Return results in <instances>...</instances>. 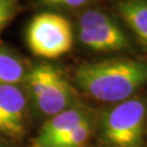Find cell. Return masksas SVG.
<instances>
[{"label":"cell","mask_w":147,"mask_h":147,"mask_svg":"<svg viewBox=\"0 0 147 147\" xmlns=\"http://www.w3.org/2000/svg\"><path fill=\"white\" fill-rule=\"evenodd\" d=\"M74 81L87 97L100 102L119 104L135 96L147 85V62L112 58L83 63L75 69Z\"/></svg>","instance_id":"cell-1"},{"label":"cell","mask_w":147,"mask_h":147,"mask_svg":"<svg viewBox=\"0 0 147 147\" xmlns=\"http://www.w3.org/2000/svg\"><path fill=\"white\" fill-rule=\"evenodd\" d=\"M25 89L42 116L53 117L76 104V93L64 74L50 63L42 62L28 70Z\"/></svg>","instance_id":"cell-2"},{"label":"cell","mask_w":147,"mask_h":147,"mask_svg":"<svg viewBox=\"0 0 147 147\" xmlns=\"http://www.w3.org/2000/svg\"><path fill=\"white\" fill-rule=\"evenodd\" d=\"M146 119L147 99L133 96L102 115L101 137L109 147H142Z\"/></svg>","instance_id":"cell-3"},{"label":"cell","mask_w":147,"mask_h":147,"mask_svg":"<svg viewBox=\"0 0 147 147\" xmlns=\"http://www.w3.org/2000/svg\"><path fill=\"white\" fill-rule=\"evenodd\" d=\"M80 42L96 53L131 49L130 37L115 18L99 8H84L76 20Z\"/></svg>","instance_id":"cell-4"},{"label":"cell","mask_w":147,"mask_h":147,"mask_svg":"<svg viewBox=\"0 0 147 147\" xmlns=\"http://www.w3.org/2000/svg\"><path fill=\"white\" fill-rule=\"evenodd\" d=\"M73 42L71 23L57 13H39L32 19L26 28L27 46L40 58H59L71 50Z\"/></svg>","instance_id":"cell-5"},{"label":"cell","mask_w":147,"mask_h":147,"mask_svg":"<svg viewBox=\"0 0 147 147\" xmlns=\"http://www.w3.org/2000/svg\"><path fill=\"white\" fill-rule=\"evenodd\" d=\"M27 93L20 84L0 85V135L19 138L25 133Z\"/></svg>","instance_id":"cell-6"},{"label":"cell","mask_w":147,"mask_h":147,"mask_svg":"<svg viewBox=\"0 0 147 147\" xmlns=\"http://www.w3.org/2000/svg\"><path fill=\"white\" fill-rule=\"evenodd\" d=\"M89 116V112L84 107L75 104L67 110L50 117L42 124L38 134V147H53Z\"/></svg>","instance_id":"cell-7"},{"label":"cell","mask_w":147,"mask_h":147,"mask_svg":"<svg viewBox=\"0 0 147 147\" xmlns=\"http://www.w3.org/2000/svg\"><path fill=\"white\" fill-rule=\"evenodd\" d=\"M115 9L140 44L147 49V0H117Z\"/></svg>","instance_id":"cell-8"},{"label":"cell","mask_w":147,"mask_h":147,"mask_svg":"<svg viewBox=\"0 0 147 147\" xmlns=\"http://www.w3.org/2000/svg\"><path fill=\"white\" fill-rule=\"evenodd\" d=\"M28 70L21 57L5 47H0V85L24 83Z\"/></svg>","instance_id":"cell-9"},{"label":"cell","mask_w":147,"mask_h":147,"mask_svg":"<svg viewBox=\"0 0 147 147\" xmlns=\"http://www.w3.org/2000/svg\"><path fill=\"white\" fill-rule=\"evenodd\" d=\"M93 129V120L92 117L89 116L81 124H79L59 142L56 143L53 147H83L92 135Z\"/></svg>","instance_id":"cell-10"},{"label":"cell","mask_w":147,"mask_h":147,"mask_svg":"<svg viewBox=\"0 0 147 147\" xmlns=\"http://www.w3.org/2000/svg\"><path fill=\"white\" fill-rule=\"evenodd\" d=\"M20 8V0H0V34L18 16Z\"/></svg>","instance_id":"cell-11"},{"label":"cell","mask_w":147,"mask_h":147,"mask_svg":"<svg viewBox=\"0 0 147 147\" xmlns=\"http://www.w3.org/2000/svg\"><path fill=\"white\" fill-rule=\"evenodd\" d=\"M48 5L62 9H84L93 0H42Z\"/></svg>","instance_id":"cell-12"},{"label":"cell","mask_w":147,"mask_h":147,"mask_svg":"<svg viewBox=\"0 0 147 147\" xmlns=\"http://www.w3.org/2000/svg\"><path fill=\"white\" fill-rule=\"evenodd\" d=\"M36 147H38V146H36Z\"/></svg>","instance_id":"cell-13"}]
</instances>
